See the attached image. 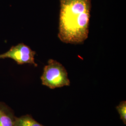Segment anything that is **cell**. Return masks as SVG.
<instances>
[{"mask_svg": "<svg viewBox=\"0 0 126 126\" xmlns=\"http://www.w3.org/2000/svg\"><path fill=\"white\" fill-rule=\"evenodd\" d=\"M41 79L43 85L51 89L70 85L65 68L61 63L53 59H50L48 64L45 66Z\"/></svg>", "mask_w": 126, "mask_h": 126, "instance_id": "cell-2", "label": "cell"}, {"mask_svg": "<svg viewBox=\"0 0 126 126\" xmlns=\"http://www.w3.org/2000/svg\"><path fill=\"white\" fill-rule=\"evenodd\" d=\"M16 117L11 108L0 102V126H15Z\"/></svg>", "mask_w": 126, "mask_h": 126, "instance_id": "cell-4", "label": "cell"}, {"mask_svg": "<svg viewBox=\"0 0 126 126\" xmlns=\"http://www.w3.org/2000/svg\"><path fill=\"white\" fill-rule=\"evenodd\" d=\"M120 118L124 124H126V101H122L116 107Z\"/></svg>", "mask_w": 126, "mask_h": 126, "instance_id": "cell-6", "label": "cell"}, {"mask_svg": "<svg viewBox=\"0 0 126 126\" xmlns=\"http://www.w3.org/2000/svg\"><path fill=\"white\" fill-rule=\"evenodd\" d=\"M36 52L23 43L12 46L8 51L0 54V59H13L18 64L29 63L36 67L37 64L35 62L34 57Z\"/></svg>", "mask_w": 126, "mask_h": 126, "instance_id": "cell-3", "label": "cell"}, {"mask_svg": "<svg viewBox=\"0 0 126 126\" xmlns=\"http://www.w3.org/2000/svg\"><path fill=\"white\" fill-rule=\"evenodd\" d=\"M59 0V39L66 44H82L88 36L92 0Z\"/></svg>", "mask_w": 126, "mask_h": 126, "instance_id": "cell-1", "label": "cell"}, {"mask_svg": "<svg viewBox=\"0 0 126 126\" xmlns=\"http://www.w3.org/2000/svg\"><path fill=\"white\" fill-rule=\"evenodd\" d=\"M15 126H45L36 121L31 115L26 114L16 117Z\"/></svg>", "mask_w": 126, "mask_h": 126, "instance_id": "cell-5", "label": "cell"}]
</instances>
